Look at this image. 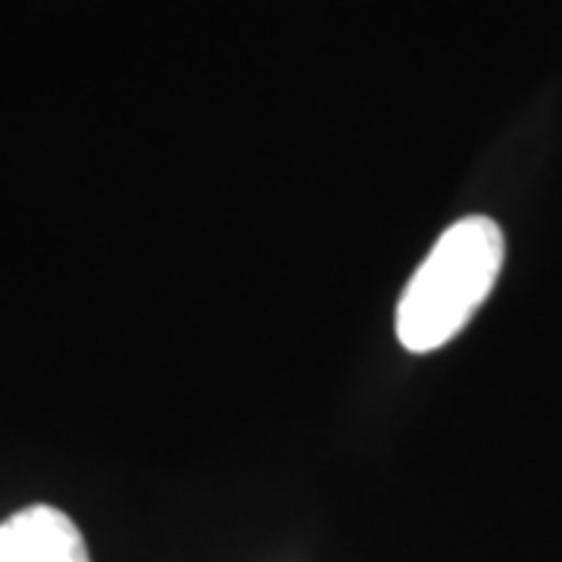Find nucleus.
Here are the masks:
<instances>
[{
  "label": "nucleus",
  "mask_w": 562,
  "mask_h": 562,
  "mask_svg": "<svg viewBox=\"0 0 562 562\" xmlns=\"http://www.w3.org/2000/svg\"><path fill=\"white\" fill-rule=\"evenodd\" d=\"M503 260L506 241L497 222H453L403 288L394 316L397 341L409 353H431L453 341L494 291Z\"/></svg>",
  "instance_id": "obj_1"
},
{
  "label": "nucleus",
  "mask_w": 562,
  "mask_h": 562,
  "mask_svg": "<svg viewBox=\"0 0 562 562\" xmlns=\"http://www.w3.org/2000/svg\"><path fill=\"white\" fill-rule=\"evenodd\" d=\"M0 562H91L79 525L57 506H25L0 522Z\"/></svg>",
  "instance_id": "obj_2"
}]
</instances>
